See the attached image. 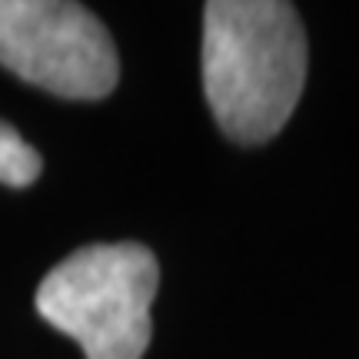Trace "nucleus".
I'll list each match as a JSON object with an SVG mask.
<instances>
[{"mask_svg":"<svg viewBox=\"0 0 359 359\" xmlns=\"http://www.w3.org/2000/svg\"><path fill=\"white\" fill-rule=\"evenodd\" d=\"M0 64L64 100H103L120 77L110 30L67 0H0Z\"/></svg>","mask_w":359,"mask_h":359,"instance_id":"3","label":"nucleus"},{"mask_svg":"<svg viewBox=\"0 0 359 359\" xmlns=\"http://www.w3.org/2000/svg\"><path fill=\"white\" fill-rule=\"evenodd\" d=\"M160 266L140 243H97L70 253L37 286V313L77 339L87 359H143Z\"/></svg>","mask_w":359,"mask_h":359,"instance_id":"2","label":"nucleus"},{"mask_svg":"<svg viewBox=\"0 0 359 359\" xmlns=\"http://www.w3.org/2000/svg\"><path fill=\"white\" fill-rule=\"evenodd\" d=\"M43 160L30 143L0 120V183L4 187H30L40 177Z\"/></svg>","mask_w":359,"mask_h":359,"instance_id":"4","label":"nucleus"},{"mask_svg":"<svg viewBox=\"0 0 359 359\" xmlns=\"http://www.w3.org/2000/svg\"><path fill=\"white\" fill-rule=\"evenodd\" d=\"M306 64V30L293 4L210 0L203 7V90L230 140L276 137L299 103Z\"/></svg>","mask_w":359,"mask_h":359,"instance_id":"1","label":"nucleus"}]
</instances>
